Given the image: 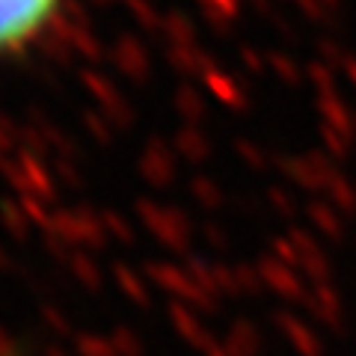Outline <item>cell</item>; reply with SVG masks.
Here are the masks:
<instances>
[{"label":"cell","mask_w":356,"mask_h":356,"mask_svg":"<svg viewBox=\"0 0 356 356\" xmlns=\"http://www.w3.org/2000/svg\"><path fill=\"white\" fill-rule=\"evenodd\" d=\"M60 0H0V54L30 44L57 15Z\"/></svg>","instance_id":"obj_1"}]
</instances>
